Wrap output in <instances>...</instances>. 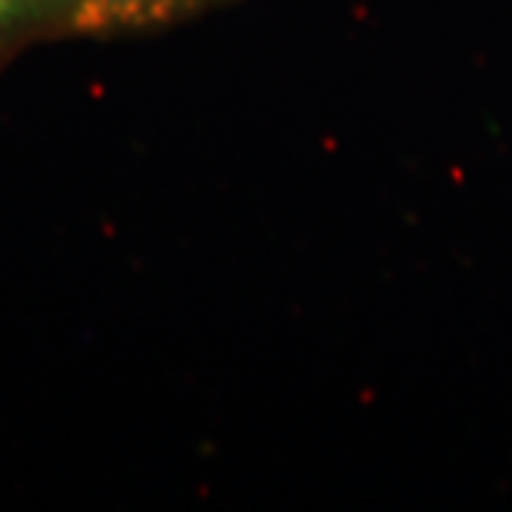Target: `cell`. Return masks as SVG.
<instances>
[{"label": "cell", "instance_id": "7a4b0ae2", "mask_svg": "<svg viewBox=\"0 0 512 512\" xmlns=\"http://www.w3.org/2000/svg\"><path fill=\"white\" fill-rule=\"evenodd\" d=\"M74 0H0V54L37 37L54 20H67Z\"/></svg>", "mask_w": 512, "mask_h": 512}, {"label": "cell", "instance_id": "6da1fadb", "mask_svg": "<svg viewBox=\"0 0 512 512\" xmlns=\"http://www.w3.org/2000/svg\"><path fill=\"white\" fill-rule=\"evenodd\" d=\"M217 0H74L70 27L84 34H117V30H147L173 24Z\"/></svg>", "mask_w": 512, "mask_h": 512}]
</instances>
